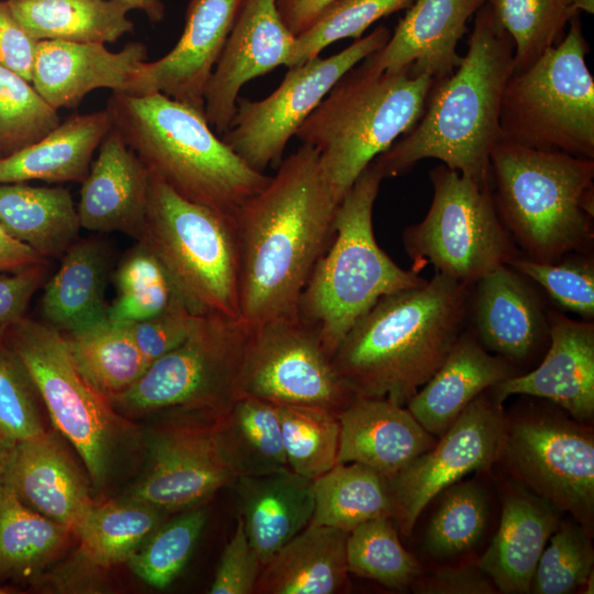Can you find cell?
Segmentation results:
<instances>
[{
  "label": "cell",
  "mask_w": 594,
  "mask_h": 594,
  "mask_svg": "<svg viewBox=\"0 0 594 594\" xmlns=\"http://www.w3.org/2000/svg\"><path fill=\"white\" fill-rule=\"evenodd\" d=\"M338 206L317 150L302 144L233 213L240 320L251 330L297 315L307 280L331 241Z\"/></svg>",
  "instance_id": "cell-1"
},
{
  "label": "cell",
  "mask_w": 594,
  "mask_h": 594,
  "mask_svg": "<svg viewBox=\"0 0 594 594\" xmlns=\"http://www.w3.org/2000/svg\"><path fill=\"white\" fill-rule=\"evenodd\" d=\"M471 287L435 273L420 286L380 298L332 355L355 397L406 406L466 328Z\"/></svg>",
  "instance_id": "cell-2"
},
{
  "label": "cell",
  "mask_w": 594,
  "mask_h": 594,
  "mask_svg": "<svg viewBox=\"0 0 594 594\" xmlns=\"http://www.w3.org/2000/svg\"><path fill=\"white\" fill-rule=\"evenodd\" d=\"M513 73V40L485 2L458 67L433 84L418 122L373 164L386 178L435 158L463 176L488 182L491 153L501 139L502 96Z\"/></svg>",
  "instance_id": "cell-3"
},
{
  "label": "cell",
  "mask_w": 594,
  "mask_h": 594,
  "mask_svg": "<svg viewBox=\"0 0 594 594\" xmlns=\"http://www.w3.org/2000/svg\"><path fill=\"white\" fill-rule=\"evenodd\" d=\"M112 127L148 172L185 199L233 215L271 176L237 155L205 112L164 94L112 92Z\"/></svg>",
  "instance_id": "cell-4"
},
{
  "label": "cell",
  "mask_w": 594,
  "mask_h": 594,
  "mask_svg": "<svg viewBox=\"0 0 594 594\" xmlns=\"http://www.w3.org/2000/svg\"><path fill=\"white\" fill-rule=\"evenodd\" d=\"M496 211L521 254L557 262L594 243V158L499 139L490 157Z\"/></svg>",
  "instance_id": "cell-5"
},
{
  "label": "cell",
  "mask_w": 594,
  "mask_h": 594,
  "mask_svg": "<svg viewBox=\"0 0 594 594\" xmlns=\"http://www.w3.org/2000/svg\"><path fill=\"white\" fill-rule=\"evenodd\" d=\"M435 80L409 68L346 72L297 130L317 150L322 175L340 204L366 167L420 119Z\"/></svg>",
  "instance_id": "cell-6"
},
{
  "label": "cell",
  "mask_w": 594,
  "mask_h": 594,
  "mask_svg": "<svg viewBox=\"0 0 594 594\" xmlns=\"http://www.w3.org/2000/svg\"><path fill=\"white\" fill-rule=\"evenodd\" d=\"M383 178L372 162L343 197L331 241L298 301V317L317 333L331 356L380 298L427 280L397 265L375 240L373 208Z\"/></svg>",
  "instance_id": "cell-7"
},
{
  "label": "cell",
  "mask_w": 594,
  "mask_h": 594,
  "mask_svg": "<svg viewBox=\"0 0 594 594\" xmlns=\"http://www.w3.org/2000/svg\"><path fill=\"white\" fill-rule=\"evenodd\" d=\"M138 243L160 262L197 315L240 319V253L233 215L185 199L150 173Z\"/></svg>",
  "instance_id": "cell-8"
},
{
  "label": "cell",
  "mask_w": 594,
  "mask_h": 594,
  "mask_svg": "<svg viewBox=\"0 0 594 594\" xmlns=\"http://www.w3.org/2000/svg\"><path fill=\"white\" fill-rule=\"evenodd\" d=\"M587 53L576 14L556 46L508 79L501 101V139L594 158V80Z\"/></svg>",
  "instance_id": "cell-9"
},
{
  "label": "cell",
  "mask_w": 594,
  "mask_h": 594,
  "mask_svg": "<svg viewBox=\"0 0 594 594\" xmlns=\"http://www.w3.org/2000/svg\"><path fill=\"white\" fill-rule=\"evenodd\" d=\"M432 200L425 218L403 231L404 249L419 273L432 265L469 287L521 252L496 211L491 185L441 164L429 173Z\"/></svg>",
  "instance_id": "cell-10"
},
{
  "label": "cell",
  "mask_w": 594,
  "mask_h": 594,
  "mask_svg": "<svg viewBox=\"0 0 594 594\" xmlns=\"http://www.w3.org/2000/svg\"><path fill=\"white\" fill-rule=\"evenodd\" d=\"M251 337L240 319L200 315L183 342L109 399L135 411L223 410L242 395Z\"/></svg>",
  "instance_id": "cell-11"
},
{
  "label": "cell",
  "mask_w": 594,
  "mask_h": 594,
  "mask_svg": "<svg viewBox=\"0 0 594 594\" xmlns=\"http://www.w3.org/2000/svg\"><path fill=\"white\" fill-rule=\"evenodd\" d=\"M43 399L56 429L80 455L95 485H103L114 444L116 416L108 396L79 371L65 334L23 317L2 334Z\"/></svg>",
  "instance_id": "cell-12"
},
{
  "label": "cell",
  "mask_w": 594,
  "mask_h": 594,
  "mask_svg": "<svg viewBox=\"0 0 594 594\" xmlns=\"http://www.w3.org/2000/svg\"><path fill=\"white\" fill-rule=\"evenodd\" d=\"M495 464L512 481L592 531L594 437L584 422L535 408L506 414Z\"/></svg>",
  "instance_id": "cell-13"
},
{
  "label": "cell",
  "mask_w": 594,
  "mask_h": 594,
  "mask_svg": "<svg viewBox=\"0 0 594 594\" xmlns=\"http://www.w3.org/2000/svg\"><path fill=\"white\" fill-rule=\"evenodd\" d=\"M391 34L385 25H380L334 55L317 56L288 67L280 85L267 97H239L231 123L221 134L222 141L255 170L263 173L280 162L288 141L334 84L381 50Z\"/></svg>",
  "instance_id": "cell-14"
},
{
  "label": "cell",
  "mask_w": 594,
  "mask_h": 594,
  "mask_svg": "<svg viewBox=\"0 0 594 594\" xmlns=\"http://www.w3.org/2000/svg\"><path fill=\"white\" fill-rule=\"evenodd\" d=\"M243 394L275 405L320 408L337 416L355 398L317 333L298 315L252 330Z\"/></svg>",
  "instance_id": "cell-15"
},
{
  "label": "cell",
  "mask_w": 594,
  "mask_h": 594,
  "mask_svg": "<svg viewBox=\"0 0 594 594\" xmlns=\"http://www.w3.org/2000/svg\"><path fill=\"white\" fill-rule=\"evenodd\" d=\"M506 413L490 391L472 400L428 451L388 479L394 520L408 537L420 514L440 493L470 473L495 463Z\"/></svg>",
  "instance_id": "cell-16"
},
{
  "label": "cell",
  "mask_w": 594,
  "mask_h": 594,
  "mask_svg": "<svg viewBox=\"0 0 594 594\" xmlns=\"http://www.w3.org/2000/svg\"><path fill=\"white\" fill-rule=\"evenodd\" d=\"M221 411L207 410L197 422L175 424L154 435L148 468L125 498L174 512L193 508L233 485L237 479L215 436Z\"/></svg>",
  "instance_id": "cell-17"
},
{
  "label": "cell",
  "mask_w": 594,
  "mask_h": 594,
  "mask_svg": "<svg viewBox=\"0 0 594 594\" xmlns=\"http://www.w3.org/2000/svg\"><path fill=\"white\" fill-rule=\"evenodd\" d=\"M296 36L276 0H242L223 51L208 80L205 116L220 135L232 120L241 88L278 66L288 67Z\"/></svg>",
  "instance_id": "cell-18"
},
{
  "label": "cell",
  "mask_w": 594,
  "mask_h": 594,
  "mask_svg": "<svg viewBox=\"0 0 594 594\" xmlns=\"http://www.w3.org/2000/svg\"><path fill=\"white\" fill-rule=\"evenodd\" d=\"M241 1L189 0L177 44L160 59L145 62L120 94L161 92L205 112V90Z\"/></svg>",
  "instance_id": "cell-19"
},
{
  "label": "cell",
  "mask_w": 594,
  "mask_h": 594,
  "mask_svg": "<svg viewBox=\"0 0 594 594\" xmlns=\"http://www.w3.org/2000/svg\"><path fill=\"white\" fill-rule=\"evenodd\" d=\"M550 308L530 279L502 265L471 286L468 320L490 352L514 365L549 343Z\"/></svg>",
  "instance_id": "cell-20"
},
{
  "label": "cell",
  "mask_w": 594,
  "mask_h": 594,
  "mask_svg": "<svg viewBox=\"0 0 594 594\" xmlns=\"http://www.w3.org/2000/svg\"><path fill=\"white\" fill-rule=\"evenodd\" d=\"M548 350L530 372L515 375L490 391L502 403L513 395L543 398L585 422L594 416V322L549 311Z\"/></svg>",
  "instance_id": "cell-21"
},
{
  "label": "cell",
  "mask_w": 594,
  "mask_h": 594,
  "mask_svg": "<svg viewBox=\"0 0 594 594\" xmlns=\"http://www.w3.org/2000/svg\"><path fill=\"white\" fill-rule=\"evenodd\" d=\"M487 0H414L387 43L361 63L375 72L409 68L435 82L461 62L457 46L468 20Z\"/></svg>",
  "instance_id": "cell-22"
},
{
  "label": "cell",
  "mask_w": 594,
  "mask_h": 594,
  "mask_svg": "<svg viewBox=\"0 0 594 594\" xmlns=\"http://www.w3.org/2000/svg\"><path fill=\"white\" fill-rule=\"evenodd\" d=\"M146 58L141 42L111 52L103 43L38 41L31 84L54 109L75 108L98 88L122 92Z\"/></svg>",
  "instance_id": "cell-23"
},
{
  "label": "cell",
  "mask_w": 594,
  "mask_h": 594,
  "mask_svg": "<svg viewBox=\"0 0 594 594\" xmlns=\"http://www.w3.org/2000/svg\"><path fill=\"white\" fill-rule=\"evenodd\" d=\"M150 172L111 127L81 183L77 205L80 228L121 232L139 239L146 212Z\"/></svg>",
  "instance_id": "cell-24"
},
{
  "label": "cell",
  "mask_w": 594,
  "mask_h": 594,
  "mask_svg": "<svg viewBox=\"0 0 594 594\" xmlns=\"http://www.w3.org/2000/svg\"><path fill=\"white\" fill-rule=\"evenodd\" d=\"M338 418V463H361L386 477L437 442L407 407L386 398L355 397Z\"/></svg>",
  "instance_id": "cell-25"
},
{
  "label": "cell",
  "mask_w": 594,
  "mask_h": 594,
  "mask_svg": "<svg viewBox=\"0 0 594 594\" xmlns=\"http://www.w3.org/2000/svg\"><path fill=\"white\" fill-rule=\"evenodd\" d=\"M1 483L28 507L73 534L92 505L79 470L45 431L14 443Z\"/></svg>",
  "instance_id": "cell-26"
},
{
  "label": "cell",
  "mask_w": 594,
  "mask_h": 594,
  "mask_svg": "<svg viewBox=\"0 0 594 594\" xmlns=\"http://www.w3.org/2000/svg\"><path fill=\"white\" fill-rule=\"evenodd\" d=\"M560 522L556 507L513 481L504 495L498 530L475 564L497 592L530 593L539 558Z\"/></svg>",
  "instance_id": "cell-27"
},
{
  "label": "cell",
  "mask_w": 594,
  "mask_h": 594,
  "mask_svg": "<svg viewBox=\"0 0 594 594\" xmlns=\"http://www.w3.org/2000/svg\"><path fill=\"white\" fill-rule=\"evenodd\" d=\"M517 366L487 351L472 330H463L431 378L406 405L436 438L482 393L518 375Z\"/></svg>",
  "instance_id": "cell-28"
},
{
  "label": "cell",
  "mask_w": 594,
  "mask_h": 594,
  "mask_svg": "<svg viewBox=\"0 0 594 594\" xmlns=\"http://www.w3.org/2000/svg\"><path fill=\"white\" fill-rule=\"evenodd\" d=\"M312 481L285 469L234 482L238 516L263 565L309 525L314 513Z\"/></svg>",
  "instance_id": "cell-29"
},
{
  "label": "cell",
  "mask_w": 594,
  "mask_h": 594,
  "mask_svg": "<svg viewBox=\"0 0 594 594\" xmlns=\"http://www.w3.org/2000/svg\"><path fill=\"white\" fill-rule=\"evenodd\" d=\"M349 531L309 524L262 566L256 594H334L346 588Z\"/></svg>",
  "instance_id": "cell-30"
},
{
  "label": "cell",
  "mask_w": 594,
  "mask_h": 594,
  "mask_svg": "<svg viewBox=\"0 0 594 594\" xmlns=\"http://www.w3.org/2000/svg\"><path fill=\"white\" fill-rule=\"evenodd\" d=\"M112 122L107 109L72 114L37 142L0 158V183H82Z\"/></svg>",
  "instance_id": "cell-31"
},
{
  "label": "cell",
  "mask_w": 594,
  "mask_h": 594,
  "mask_svg": "<svg viewBox=\"0 0 594 594\" xmlns=\"http://www.w3.org/2000/svg\"><path fill=\"white\" fill-rule=\"evenodd\" d=\"M109 267L110 253L102 242L77 239L44 287L45 321L63 333H72L106 319Z\"/></svg>",
  "instance_id": "cell-32"
},
{
  "label": "cell",
  "mask_w": 594,
  "mask_h": 594,
  "mask_svg": "<svg viewBox=\"0 0 594 594\" xmlns=\"http://www.w3.org/2000/svg\"><path fill=\"white\" fill-rule=\"evenodd\" d=\"M0 226L47 261L64 255L80 229L66 188L26 183H0Z\"/></svg>",
  "instance_id": "cell-33"
},
{
  "label": "cell",
  "mask_w": 594,
  "mask_h": 594,
  "mask_svg": "<svg viewBox=\"0 0 594 594\" xmlns=\"http://www.w3.org/2000/svg\"><path fill=\"white\" fill-rule=\"evenodd\" d=\"M215 436L235 479L289 469L277 406L273 403L245 394L239 396L218 415Z\"/></svg>",
  "instance_id": "cell-34"
},
{
  "label": "cell",
  "mask_w": 594,
  "mask_h": 594,
  "mask_svg": "<svg viewBox=\"0 0 594 594\" xmlns=\"http://www.w3.org/2000/svg\"><path fill=\"white\" fill-rule=\"evenodd\" d=\"M35 41L113 43L134 31L131 8L116 0H6Z\"/></svg>",
  "instance_id": "cell-35"
},
{
  "label": "cell",
  "mask_w": 594,
  "mask_h": 594,
  "mask_svg": "<svg viewBox=\"0 0 594 594\" xmlns=\"http://www.w3.org/2000/svg\"><path fill=\"white\" fill-rule=\"evenodd\" d=\"M309 524L351 531L374 518H394L388 479L361 463H338L312 481Z\"/></svg>",
  "instance_id": "cell-36"
},
{
  "label": "cell",
  "mask_w": 594,
  "mask_h": 594,
  "mask_svg": "<svg viewBox=\"0 0 594 594\" xmlns=\"http://www.w3.org/2000/svg\"><path fill=\"white\" fill-rule=\"evenodd\" d=\"M165 510L124 498L91 505L74 534L80 552L95 565L109 568L128 562L164 522Z\"/></svg>",
  "instance_id": "cell-37"
},
{
  "label": "cell",
  "mask_w": 594,
  "mask_h": 594,
  "mask_svg": "<svg viewBox=\"0 0 594 594\" xmlns=\"http://www.w3.org/2000/svg\"><path fill=\"white\" fill-rule=\"evenodd\" d=\"M64 334L81 374L109 398L128 389L151 364L138 348L128 323L106 318Z\"/></svg>",
  "instance_id": "cell-38"
},
{
  "label": "cell",
  "mask_w": 594,
  "mask_h": 594,
  "mask_svg": "<svg viewBox=\"0 0 594 594\" xmlns=\"http://www.w3.org/2000/svg\"><path fill=\"white\" fill-rule=\"evenodd\" d=\"M73 531L23 504L0 483V575L30 576L67 543Z\"/></svg>",
  "instance_id": "cell-39"
},
{
  "label": "cell",
  "mask_w": 594,
  "mask_h": 594,
  "mask_svg": "<svg viewBox=\"0 0 594 594\" xmlns=\"http://www.w3.org/2000/svg\"><path fill=\"white\" fill-rule=\"evenodd\" d=\"M392 520L374 518L349 531L346 563L349 573L403 590L410 586L422 570L403 547Z\"/></svg>",
  "instance_id": "cell-40"
},
{
  "label": "cell",
  "mask_w": 594,
  "mask_h": 594,
  "mask_svg": "<svg viewBox=\"0 0 594 594\" xmlns=\"http://www.w3.org/2000/svg\"><path fill=\"white\" fill-rule=\"evenodd\" d=\"M499 26L514 43V73L530 67L556 46L574 16L569 0H487Z\"/></svg>",
  "instance_id": "cell-41"
},
{
  "label": "cell",
  "mask_w": 594,
  "mask_h": 594,
  "mask_svg": "<svg viewBox=\"0 0 594 594\" xmlns=\"http://www.w3.org/2000/svg\"><path fill=\"white\" fill-rule=\"evenodd\" d=\"M287 465L315 480L338 464L340 422L320 408L276 405Z\"/></svg>",
  "instance_id": "cell-42"
},
{
  "label": "cell",
  "mask_w": 594,
  "mask_h": 594,
  "mask_svg": "<svg viewBox=\"0 0 594 594\" xmlns=\"http://www.w3.org/2000/svg\"><path fill=\"white\" fill-rule=\"evenodd\" d=\"M114 284L118 295L107 318L118 323L153 318L183 301L157 258L140 243L119 264Z\"/></svg>",
  "instance_id": "cell-43"
},
{
  "label": "cell",
  "mask_w": 594,
  "mask_h": 594,
  "mask_svg": "<svg viewBox=\"0 0 594 594\" xmlns=\"http://www.w3.org/2000/svg\"><path fill=\"white\" fill-rule=\"evenodd\" d=\"M442 493L425 535V549L438 559L474 548L482 538L488 516L486 492L476 482L459 481Z\"/></svg>",
  "instance_id": "cell-44"
},
{
  "label": "cell",
  "mask_w": 594,
  "mask_h": 594,
  "mask_svg": "<svg viewBox=\"0 0 594 594\" xmlns=\"http://www.w3.org/2000/svg\"><path fill=\"white\" fill-rule=\"evenodd\" d=\"M61 123L31 81L0 65V153L20 151L43 139Z\"/></svg>",
  "instance_id": "cell-45"
},
{
  "label": "cell",
  "mask_w": 594,
  "mask_h": 594,
  "mask_svg": "<svg viewBox=\"0 0 594 594\" xmlns=\"http://www.w3.org/2000/svg\"><path fill=\"white\" fill-rule=\"evenodd\" d=\"M205 522L200 509L163 522L128 560L130 568L151 586H168L185 568Z\"/></svg>",
  "instance_id": "cell-46"
},
{
  "label": "cell",
  "mask_w": 594,
  "mask_h": 594,
  "mask_svg": "<svg viewBox=\"0 0 594 594\" xmlns=\"http://www.w3.org/2000/svg\"><path fill=\"white\" fill-rule=\"evenodd\" d=\"M414 0H333L315 22L296 36L288 67L319 56L328 45L359 38L376 21L408 8Z\"/></svg>",
  "instance_id": "cell-47"
},
{
  "label": "cell",
  "mask_w": 594,
  "mask_h": 594,
  "mask_svg": "<svg viewBox=\"0 0 594 594\" xmlns=\"http://www.w3.org/2000/svg\"><path fill=\"white\" fill-rule=\"evenodd\" d=\"M593 564L591 532L574 519L561 521L539 558L530 593H572L587 581Z\"/></svg>",
  "instance_id": "cell-48"
},
{
  "label": "cell",
  "mask_w": 594,
  "mask_h": 594,
  "mask_svg": "<svg viewBox=\"0 0 594 594\" xmlns=\"http://www.w3.org/2000/svg\"><path fill=\"white\" fill-rule=\"evenodd\" d=\"M509 266L538 285L562 309L593 320L594 260L588 253L569 254L557 262H538L521 255Z\"/></svg>",
  "instance_id": "cell-49"
},
{
  "label": "cell",
  "mask_w": 594,
  "mask_h": 594,
  "mask_svg": "<svg viewBox=\"0 0 594 594\" xmlns=\"http://www.w3.org/2000/svg\"><path fill=\"white\" fill-rule=\"evenodd\" d=\"M23 364L0 334V437L18 442L44 432Z\"/></svg>",
  "instance_id": "cell-50"
},
{
  "label": "cell",
  "mask_w": 594,
  "mask_h": 594,
  "mask_svg": "<svg viewBox=\"0 0 594 594\" xmlns=\"http://www.w3.org/2000/svg\"><path fill=\"white\" fill-rule=\"evenodd\" d=\"M262 566V561L244 530L243 521L238 516L235 529L222 551L209 592L252 594Z\"/></svg>",
  "instance_id": "cell-51"
},
{
  "label": "cell",
  "mask_w": 594,
  "mask_h": 594,
  "mask_svg": "<svg viewBox=\"0 0 594 594\" xmlns=\"http://www.w3.org/2000/svg\"><path fill=\"white\" fill-rule=\"evenodd\" d=\"M199 316L178 301L153 318L128 324L141 353L152 363L183 342Z\"/></svg>",
  "instance_id": "cell-52"
},
{
  "label": "cell",
  "mask_w": 594,
  "mask_h": 594,
  "mask_svg": "<svg viewBox=\"0 0 594 594\" xmlns=\"http://www.w3.org/2000/svg\"><path fill=\"white\" fill-rule=\"evenodd\" d=\"M47 274V262L0 274V334L24 317Z\"/></svg>",
  "instance_id": "cell-53"
},
{
  "label": "cell",
  "mask_w": 594,
  "mask_h": 594,
  "mask_svg": "<svg viewBox=\"0 0 594 594\" xmlns=\"http://www.w3.org/2000/svg\"><path fill=\"white\" fill-rule=\"evenodd\" d=\"M418 594H494L497 588L476 564L441 566L421 572L410 584Z\"/></svg>",
  "instance_id": "cell-54"
},
{
  "label": "cell",
  "mask_w": 594,
  "mask_h": 594,
  "mask_svg": "<svg viewBox=\"0 0 594 594\" xmlns=\"http://www.w3.org/2000/svg\"><path fill=\"white\" fill-rule=\"evenodd\" d=\"M36 44L7 1L0 0V65L31 81Z\"/></svg>",
  "instance_id": "cell-55"
},
{
  "label": "cell",
  "mask_w": 594,
  "mask_h": 594,
  "mask_svg": "<svg viewBox=\"0 0 594 594\" xmlns=\"http://www.w3.org/2000/svg\"><path fill=\"white\" fill-rule=\"evenodd\" d=\"M333 0H276L278 12L295 35L306 31Z\"/></svg>",
  "instance_id": "cell-56"
},
{
  "label": "cell",
  "mask_w": 594,
  "mask_h": 594,
  "mask_svg": "<svg viewBox=\"0 0 594 594\" xmlns=\"http://www.w3.org/2000/svg\"><path fill=\"white\" fill-rule=\"evenodd\" d=\"M48 262L26 244L11 237L0 226V274Z\"/></svg>",
  "instance_id": "cell-57"
},
{
  "label": "cell",
  "mask_w": 594,
  "mask_h": 594,
  "mask_svg": "<svg viewBox=\"0 0 594 594\" xmlns=\"http://www.w3.org/2000/svg\"><path fill=\"white\" fill-rule=\"evenodd\" d=\"M131 8V10L142 11L147 19L157 23L165 16V6L162 0H116Z\"/></svg>",
  "instance_id": "cell-58"
},
{
  "label": "cell",
  "mask_w": 594,
  "mask_h": 594,
  "mask_svg": "<svg viewBox=\"0 0 594 594\" xmlns=\"http://www.w3.org/2000/svg\"><path fill=\"white\" fill-rule=\"evenodd\" d=\"M14 443V441L0 437V483Z\"/></svg>",
  "instance_id": "cell-59"
},
{
  "label": "cell",
  "mask_w": 594,
  "mask_h": 594,
  "mask_svg": "<svg viewBox=\"0 0 594 594\" xmlns=\"http://www.w3.org/2000/svg\"><path fill=\"white\" fill-rule=\"evenodd\" d=\"M571 11L574 15L580 14L581 11L593 14L594 0H569Z\"/></svg>",
  "instance_id": "cell-60"
},
{
  "label": "cell",
  "mask_w": 594,
  "mask_h": 594,
  "mask_svg": "<svg viewBox=\"0 0 594 594\" xmlns=\"http://www.w3.org/2000/svg\"><path fill=\"white\" fill-rule=\"evenodd\" d=\"M3 157L2 154L0 153V158Z\"/></svg>",
  "instance_id": "cell-61"
}]
</instances>
